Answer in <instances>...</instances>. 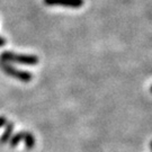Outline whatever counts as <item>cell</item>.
I'll list each match as a JSON object with an SVG mask.
<instances>
[{
  "label": "cell",
  "instance_id": "cell-1",
  "mask_svg": "<svg viewBox=\"0 0 152 152\" xmlns=\"http://www.w3.org/2000/svg\"><path fill=\"white\" fill-rule=\"evenodd\" d=\"M0 61L7 62V63H18L24 65H36L38 63V58L35 55H26V54H17L10 51L2 52L0 55Z\"/></svg>",
  "mask_w": 152,
  "mask_h": 152
},
{
  "label": "cell",
  "instance_id": "cell-2",
  "mask_svg": "<svg viewBox=\"0 0 152 152\" xmlns=\"http://www.w3.org/2000/svg\"><path fill=\"white\" fill-rule=\"evenodd\" d=\"M0 68L4 71V73H6L7 76H10L15 79H18L22 82H31L33 79V75L28 71H23L17 69L15 66H12L10 63L7 62H2L0 61Z\"/></svg>",
  "mask_w": 152,
  "mask_h": 152
},
{
  "label": "cell",
  "instance_id": "cell-3",
  "mask_svg": "<svg viewBox=\"0 0 152 152\" xmlns=\"http://www.w3.org/2000/svg\"><path fill=\"white\" fill-rule=\"evenodd\" d=\"M43 2L48 6H63L69 8H80L83 6V0H43Z\"/></svg>",
  "mask_w": 152,
  "mask_h": 152
},
{
  "label": "cell",
  "instance_id": "cell-4",
  "mask_svg": "<svg viewBox=\"0 0 152 152\" xmlns=\"http://www.w3.org/2000/svg\"><path fill=\"white\" fill-rule=\"evenodd\" d=\"M6 130L4 132V134L0 136V143L1 144H5V143H8L9 139L11 137V134H12V131H14V123L12 122H7L6 123Z\"/></svg>",
  "mask_w": 152,
  "mask_h": 152
},
{
  "label": "cell",
  "instance_id": "cell-5",
  "mask_svg": "<svg viewBox=\"0 0 152 152\" xmlns=\"http://www.w3.org/2000/svg\"><path fill=\"white\" fill-rule=\"evenodd\" d=\"M23 140L25 142V147L28 150H32L35 147V137L31 132H23Z\"/></svg>",
  "mask_w": 152,
  "mask_h": 152
},
{
  "label": "cell",
  "instance_id": "cell-6",
  "mask_svg": "<svg viewBox=\"0 0 152 152\" xmlns=\"http://www.w3.org/2000/svg\"><path fill=\"white\" fill-rule=\"evenodd\" d=\"M22 140H23V132H18L15 135L11 136L8 142H9V145H10L11 148H16Z\"/></svg>",
  "mask_w": 152,
  "mask_h": 152
},
{
  "label": "cell",
  "instance_id": "cell-7",
  "mask_svg": "<svg viewBox=\"0 0 152 152\" xmlns=\"http://www.w3.org/2000/svg\"><path fill=\"white\" fill-rule=\"evenodd\" d=\"M7 122H8V120L6 118L5 116H0V129H1V127H4Z\"/></svg>",
  "mask_w": 152,
  "mask_h": 152
},
{
  "label": "cell",
  "instance_id": "cell-8",
  "mask_svg": "<svg viewBox=\"0 0 152 152\" xmlns=\"http://www.w3.org/2000/svg\"><path fill=\"white\" fill-rule=\"evenodd\" d=\"M4 45H6V39L4 37H0V48H2Z\"/></svg>",
  "mask_w": 152,
  "mask_h": 152
}]
</instances>
